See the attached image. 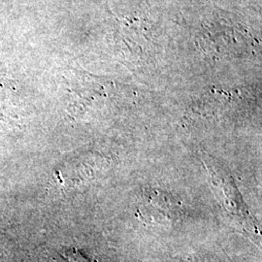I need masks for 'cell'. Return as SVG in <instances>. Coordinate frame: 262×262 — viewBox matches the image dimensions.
I'll use <instances>...</instances> for the list:
<instances>
[{"instance_id":"6da1fadb","label":"cell","mask_w":262,"mask_h":262,"mask_svg":"<svg viewBox=\"0 0 262 262\" xmlns=\"http://www.w3.org/2000/svg\"><path fill=\"white\" fill-rule=\"evenodd\" d=\"M138 212L143 220L158 223L174 222L182 215L180 202L159 190H150L144 195Z\"/></svg>"}]
</instances>
